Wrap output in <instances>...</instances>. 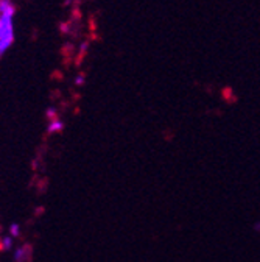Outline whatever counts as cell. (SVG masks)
Listing matches in <instances>:
<instances>
[{
  "label": "cell",
  "mask_w": 260,
  "mask_h": 262,
  "mask_svg": "<svg viewBox=\"0 0 260 262\" xmlns=\"http://www.w3.org/2000/svg\"><path fill=\"white\" fill-rule=\"evenodd\" d=\"M14 17L16 5L13 0H0V56H4L7 50L14 44Z\"/></svg>",
  "instance_id": "cell-1"
},
{
  "label": "cell",
  "mask_w": 260,
  "mask_h": 262,
  "mask_svg": "<svg viewBox=\"0 0 260 262\" xmlns=\"http://www.w3.org/2000/svg\"><path fill=\"white\" fill-rule=\"evenodd\" d=\"M47 117H49V133L55 135V133H59V131L62 129V122L61 119L56 116L55 110H50L47 113Z\"/></svg>",
  "instance_id": "cell-2"
},
{
  "label": "cell",
  "mask_w": 260,
  "mask_h": 262,
  "mask_svg": "<svg viewBox=\"0 0 260 262\" xmlns=\"http://www.w3.org/2000/svg\"><path fill=\"white\" fill-rule=\"evenodd\" d=\"M31 257H33L31 245H22L14 254V262H31Z\"/></svg>",
  "instance_id": "cell-3"
},
{
  "label": "cell",
  "mask_w": 260,
  "mask_h": 262,
  "mask_svg": "<svg viewBox=\"0 0 260 262\" xmlns=\"http://www.w3.org/2000/svg\"><path fill=\"white\" fill-rule=\"evenodd\" d=\"M83 83H84V77H83V75H78L77 80H75V84H77V86H81Z\"/></svg>",
  "instance_id": "cell-4"
},
{
  "label": "cell",
  "mask_w": 260,
  "mask_h": 262,
  "mask_svg": "<svg viewBox=\"0 0 260 262\" xmlns=\"http://www.w3.org/2000/svg\"><path fill=\"white\" fill-rule=\"evenodd\" d=\"M11 233H13V236H14V237L19 234V228H17V225H13V226H11Z\"/></svg>",
  "instance_id": "cell-5"
},
{
  "label": "cell",
  "mask_w": 260,
  "mask_h": 262,
  "mask_svg": "<svg viewBox=\"0 0 260 262\" xmlns=\"http://www.w3.org/2000/svg\"><path fill=\"white\" fill-rule=\"evenodd\" d=\"M0 250H4V248H2V237H0Z\"/></svg>",
  "instance_id": "cell-6"
}]
</instances>
